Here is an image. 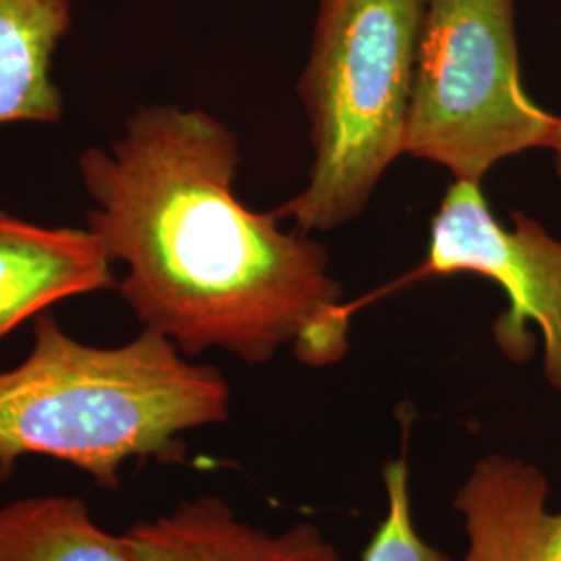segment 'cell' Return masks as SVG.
Segmentation results:
<instances>
[{
    "mask_svg": "<svg viewBox=\"0 0 561 561\" xmlns=\"http://www.w3.org/2000/svg\"><path fill=\"white\" fill-rule=\"evenodd\" d=\"M238 164L231 129L180 106H141L111 148L81 154L88 227L125 268L115 289L190 358L221 350L261 366L289 345L308 366L340 362L352 310L327 250L248 208Z\"/></svg>",
    "mask_w": 561,
    "mask_h": 561,
    "instance_id": "cell-1",
    "label": "cell"
},
{
    "mask_svg": "<svg viewBox=\"0 0 561 561\" xmlns=\"http://www.w3.org/2000/svg\"><path fill=\"white\" fill-rule=\"evenodd\" d=\"M229 410L221 370L161 333L101 347L42 312L30 354L0 370V466L42 456L115 491L129 461L183 460V435L221 424Z\"/></svg>",
    "mask_w": 561,
    "mask_h": 561,
    "instance_id": "cell-2",
    "label": "cell"
},
{
    "mask_svg": "<svg viewBox=\"0 0 561 561\" xmlns=\"http://www.w3.org/2000/svg\"><path fill=\"white\" fill-rule=\"evenodd\" d=\"M426 0H319L298 92L310 119L308 185L273 210L301 231L356 219L403 154Z\"/></svg>",
    "mask_w": 561,
    "mask_h": 561,
    "instance_id": "cell-3",
    "label": "cell"
},
{
    "mask_svg": "<svg viewBox=\"0 0 561 561\" xmlns=\"http://www.w3.org/2000/svg\"><path fill=\"white\" fill-rule=\"evenodd\" d=\"M558 123L524 92L514 0H426L403 154L481 183Z\"/></svg>",
    "mask_w": 561,
    "mask_h": 561,
    "instance_id": "cell-4",
    "label": "cell"
},
{
    "mask_svg": "<svg viewBox=\"0 0 561 561\" xmlns=\"http://www.w3.org/2000/svg\"><path fill=\"white\" fill-rule=\"evenodd\" d=\"M512 227L495 219L481 183L454 180L431 225L426 259L410 280L472 273L495 280L507 308L493 322V340L514 364L530 360L535 337L542 340V370L547 382L561 391V241L541 222L512 213Z\"/></svg>",
    "mask_w": 561,
    "mask_h": 561,
    "instance_id": "cell-5",
    "label": "cell"
},
{
    "mask_svg": "<svg viewBox=\"0 0 561 561\" xmlns=\"http://www.w3.org/2000/svg\"><path fill=\"white\" fill-rule=\"evenodd\" d=\"M451 507L466 535L460 561H561V507H549V477L535 461L482 456Z\"/></svg>",
    "mask_w": 561,
    "mask_h": 561,
    "instance_id": "cell-6",
    "label": "cell"
},
{
    "mask_svg": "<svg viewBox=\"0 0 561 561\" xmlns=\"http://www.w3.org/2000/svg\"><path fill=\"white\" fill-rule=\"evenodd\" d=\"M113 287V262L90 227H44L0 210V340L57 301Z\"/></svg>",
    "mask_w": 561,
    "mask_h": 561,
    "instance_id": "cell-7",
    "label": "cell"
},
{
    "mask_svg": "<svg viewBox=\"0 0 561 561\" xmlns=\"http://www.w3.org/2000/svg\"><path fill=\"white\" fill-rule=\"evenodd\" d=\"M125 533L140 561H345L319 524L271 533L240 518L219 495L185 500Z\"/></svg>",
    "mask_w": 561,
    "mask_h": 561,
    "instance_id": "cell-8",
    "label": "cell"
},
{
    "mask_svg": "<svg viewBox=\"0 0 561 561\" xmlns=\"http://www.w3.org/2000/svg\"><path fill=\"white\" fill-rule=\"evenodd\" d=\"M69 25V0H0V125L62 117L53 59Z\"/></svg>",
    "mask_w": 561,
    "mask_h": 561,
    "instance_id": "cell-9",
    "label": "cell"
},
{
    "mask_svg": "<svg viewBox=\"0 0 561 561\" xmlns=\"http://www.w3.org/2000/svg\"><path fill=\"white\" fill-rule=\"evenodd\" d=\"M0 561H140L127 533L104 530L88 503L36 495L0 507Z\"/></svg>",
    "mask_w": 561,
    "mask_h": 561,
    "instance_id": "cell-10",
    "label": "cell"
},
{
    "mask_svg": "<svg viewBox=\"0 0 561 561\" xmlns=\"http://www.w3.org/2000/svg\"><path fill=\"white\" fill-rule=\"evenodd\" d=\"M382 486L385 516L366 542L362 561H451L416 528L405 454L382 466Z\"/></svg>",
    "mask_w": 561,
    "mask_h": 561,
    "instance_id": "cell-11",
    "label": "cell"
},
{
    "mask_svg": "<svg viewBox=\"0 0 561 561\" xmlns=\"http://www.w3.org/2000/svg\"><path fill=\"white\" fill-rule=\"evenodd\" d=\"M549 148H551L553 154H556V171H558V175H560L561 180V119L560 123H558V129H556V134H553V140H551Z\"/></svg>",
    "mask_w": 561,
    "mask_h": 561,
    "instance_id": "cell-12",
    "label": "cell"
}]
</instances>
